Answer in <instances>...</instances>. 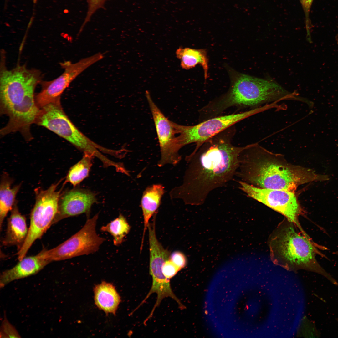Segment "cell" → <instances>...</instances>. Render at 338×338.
Instances as JSON below:
<instances>
[{
    "label": "cell",
    "instance_id": "3",
    "mask_svg": "<svg viewBox=\"0 0 338 338\" xmlns=\"http://www.w3.org/2000/svg\"><path fill=\"white\" fill-rule=\"evenodd\" d=\"M230 71L231 84L229 90L209 103V110L214 115L231 107L252 109L281 100H300L296 93L289 92L272 80Z\"/></svg>",
    "mask_w": 338,
    "mask_h": 338
},
{
    "label": "cell",
    "instance_id": "6",
    "mask_svg": "<svg viewBox=\"0 0 338 338\" xmlns=\"http://www.w3.org/2000/svg\"><path fill=\"white\" fill-rule=\"evenodd\" d=\"M35 123L66 140L84 153L103 160L105 148L89 139L73 124L65 114L61 102L51 103L40 109Z\"/></svg>",
    "mask_w": 338,
    "mask_h": 338
},
{
    "label": "cell",
    "instance_id": "4",
    "mask_svg": "<svg viewBox=\"0 0 338 338\" xmlns=\"http://www.w3.org/2000/svg\"><path fill=\"white\" fill-rule=\"evenodd\" d=\"M2 63L0 76V108L1 114L11 120H27L39 111L34 91L40 83L41 73L35 69L18 65L7 69Z\"/></svg>",
    "mask_w": 338,
    "mask_h": 338
},
{
    "label": "cell",
    "instance_id": "13",
    "mask_svg": "<svg viewBox=\"0 0 338 338\" xmlns=\"http://www.w3.org/2000/svg\"><path fill=\"white\" fill-rule=\"evenodd\" d=\"M97 202L95 194L87 189L74 188L60 197L53 224L64 218L85 213L89 218L92 206Z\"/></svg>",
    "mask_w": 338,
    "mask_h": 338
},
{
    "label": "cell",
    "instance_id": "27",
    "mask_svg": "<svg viewBox=\"0 0 338 338\" xmlns=\"http://www.w3.org/2000/svg\"><path fill=\"white\" fill-rule=\"evenodd\" d=\"M336 38V40L337 41V43L338 45V35H337V36Z\"/></svg>",
    "mask_w": 338,
    "mask_h": 338
},
{
    "label": "cell",
    "instance_id": "7",
    "mask_svg": "<svg viewBox=\"0 0 338 338\" xmlns=\"http://www.w3.org/2000/svg\"><path fill=\"white\" fill-rule=\"evenodd\" d=\"M53 184L46 190H36V202L31 212L30 223L26 239L18 252L20 260L37 239L49 228L57 213L61 191Z\"/></svg>",
    "mask_w": 338,
    "mask_h": 338
},
{
    "label": "cell",
    "instance_id": "5",
    "mask_svg": "<svg viewBox=\"0 0 338 338\" xmlns=\"http://www.w3.org/2000/svg\"><path fill=\"white\" fill-rule=\"evenodd\" d=\"M270 236L269 241L273 262L289 271L316 270L315 248L306 234L299 233L287 220Z\"/></svg>",
    "mask_w": 338,
    "mask_h": 338
},
{
    "label": "cell",
    "instance_id": "26",
    "mask_svg": "<svg viewBox=\"0 0 338 338\" xmlns=\"http://www.w3.org/2000/svg\"><path fill=\"white\" fill-rule=\"evenodd\" d=\"M169 259L181 269L187 264V259L183 253L179 251H175L170 254Z\"/></svg>",
    "mask_w": 338,
    "mask_h": 338
},
{
    "label": "cell",
    "instance_id": "25",
    "mask_svg": "<svg viewBox=\"0 0 338 338\" xmlns=\"http://www.w3.org/2000/svg\"><path fill=\"white\" fill-rule=\"evenodd\" d=\"M305 16L306 28L308 34L310 33L311 23L309 18L310 13L313 0H300Z\"/></svg>",
    "mask_w": 338,
    "mask_h": 338
},
{
    "label": "cell",
    "instance_id": "18",
    "mask_svg": "<svg viewBox=\"0 0 338 338\" xmlns=\"http://www.w3.org/2000/svg\"><path fill=\"white\" fill-rule=\"evenodd\" d=\"M176 54L181 60V66L183 69H188L200 64L204 70L205 80L208 78V59L205 49L180 47L176 50Z\"/></svg>",
    "mask_w": 338,
    "mask_h": 338
},
{
    "label": "cell",
    "instance_id": "21",
    "mask_svg": "<svg viewBox=\"0 0 338 338\" xmlns=\"http://www.w3.org/2000/svg\"><path fill=\"white\" fill-rule=\"evenodd\" d=\"M130 228L125 218L120 213L116 218L106 225L102 226L100 230L110 233L113 238L114 245L118 246L122 243L124 238L129 233Z\"/></svg>",
    "mask_w": 338,
    "mask_h": 338
},
{
    "label": "cell",
    "instance_id": "1",
    "mask_svg": "<svg viewBox=\"0 0 338 338\" xmlns=\"http://www.w3.org/2000/svg\"><path fill=\"white\" fill-rule=\"evenodd\" d=\"M232 126L198 146L186 156L187 163L182 182L169 192L172 199L186 204H203L213 190L222 187L236 175L239 157L245 146L233 145Z\"/></svg>",
    "mask_w": 338,
    "mask_h": 338
},
{
    "label": "cell",
    "instance_id": "9",
    "mask_svg": "<svg viewBox=\"0 0 338 338\" xmlns=\"http://www.w3.org/2000/svg\"><path fill=\"white\" fill-rule=\"evenodd\" d=\"M98 216L97 213L88 218L80 230L63 243L51 249L44 250L46 258L51 262L63 260L97 251L105 240L96 232Z\"/></svg>",
    "mask_w": 338,
    "mask_h": 338
},
{
    "label": "cell",
    "instance_id": "11",
    "mask_svg": "<svg viewBox=\"0 0 338 338\" xmlns=\"http://www.w3.org/2000/svg\"><path fill=\"white\" fill-rule=\"evenodd\" d=\"M101 56L96 54L84 58L77 62L66 61L60 63L64 69L63 73L55 79L41 82V90L35 96L38 107L40 109L51 103L60 102L61 96L70 83L88 67L100 61Z\"/></svg>",
    "mask_w": 338,
    "mask_h": 338
},
{
    "label": "cell",
    "instance_id": "12",
    "mask_svg": "<svg viewBox=\"0 0 338 338\" xmlns=\"http://www.w3.org/2000/svg\"><path fill=\"white\" fill-rule=\"evenodd\" d=\"M146 96L152 114L159 144L161 158L158 162L160 167L167 164L176 165L181 160L179 154L177 134L174 122L165 116L155 103L148 91Z\"/></svg>",
    "mask_w": 338,
    "mask_h": 338
},
{
    "label": "cell",
    "instance_id": "16",
    "mask_svg": "<svg viewBox=\"0 0 338 338\" xmlns=\"http://www.w3.org/2000/svg\"><path fill=\"white\" fill-rule=\"evenodd\" d=\"M164 193V187L160 184H154L148 186L143 193L141 205L143 217L144 229L141 250L143 247L144 235L150 219L159 207Z\"/></svg>",
    "mask_w": 338,
    "mask_h": 338
},
{
    "label": "cell",
    "instance_id": "20",
    "mask_svg": "<svg viewBox=\"0 0 338 338\" xmlns=\"http://www.w3.org/2000/svg\"><path fill=\"white\" fill-rule=\"evenodd\" d=\"M94 157L91 154L84 153L80 160L70 169L67 176L66 181L76 186L87 177L92 166V160Z\"/></svg>",
    "mask_w": 338,
    "mask_h": 338
},
{
    "label": "cell",
    "instance_id": "24",
    "mask_svg": "<svg viewBox=\"0 0 338 338\" xmlns=\"http://www.w3.org/2000/svg\"><path fill=\"white\" fill-rule=\"evenodd\" d=\"M2 335L7 337H20L18 333L15 329L6 319L3 320L2 325Z\"/></svg>",
    "mask_w": 338,
    "mask_h": 338
},
{
    "label": "cell",
    "instance_id": "23",
    "mask_svg": "<svg viewBox=\"0 0 338 338\" xmlns=\"http://www.w3.org/2000/svg\"><path fill=\"white\" fill-rule=\"evenodd\" d=\"M181 269L169 258L165 261L162 267L164 275L169 279L173 277Z\"/></svg>",
    "mask_w": 338,
    "mask_h": 338
},
{
    "label": "cell",
    "instance_id": "19",
    "mask_svg": "<svg viewBox=\"0 0 338 338\" xmlns=\"http://www.w3.org/2000/svg\"><path fill=\"white\" fill-rule=\"evenodd\" d=\"M13 180L8 174L2 176L0 187V227L2 228L3 221L9 212L11 210L15 203L16 195L21 186L19 184L11 187Z\"/></svg>",
    "mask_w": 338,
    "mask_h": 338
},
{
    "label": "cell",
    "instance_id": "2",
    "mask_svg": "<svg viewBox=\"0 0 338 338\" xmlns=\"http://www.w3.org/2000/svg\"><path fill=\"white\" fill-rule=\"evenodd\" d=\"M239 159L236 175L258 187L294 192L301 185L329 179L328 176L311 169L289 164L257 143L245 146Z\"/></svg>",
    "mask_w": 338,
    "mask_h": 338
},
{
    "label": "cell",
    "instance_id": "17",
    "mask_svg": "<svg viewBox=\"0 0 338 338\" xmlns=\"http://www.w3.org/2000/svg\"><path fill=\"white\" fill-rule=\"evenodd\" d=\"M94 292L95 303L98 308L106 313L115 315L121 300L115 287L103 282L95 286Z\"/></svg>",
    "mask_w": 338,
    "mask_h": 338
},
{
    "label": "cell",
    "instance_id": "22",
    "mask_svg": "<svg viewBox=\"0 0 338 338\" xmlns=\"http://www.w3.org/2000/svg\"><path fill=\"white\" fill-rule=\"evenodd\" d=\"M110 0H86L88 10L85 18L80 30V32L86 24L91 19L94 13L100 9L104 7L105 3Z\"/></svg>",
    "mask_w": 338,
    "mask_h": 338
},
{
    "label": "cell",
    "instance_id": "8",
    "mask_svg": "<svg viewBox=\"0 0 338 338\" xmlns=\"http://www.w3.org/2000/svg\"><path fill=\"white\" fill-rule=\"evenodd\" d=\"M262 111V108L259 107L242 113L216 116L193 125L174 123L178 135L177 136L178 144L180 148L192 143L199 145L236 123Z\"/></svg>",
    "mask_w": 338,
    "mask_h": 338
},
{
    "label": "cell",
    "instance_id": "10",
    "mask_svg": "<svg viewBox=\"0 0 338 338\" xmlns=\"http://www.w3.org/2000/svg\"><path fill=\"white\" fill-rule=\"evenodd\" d=\"M238 183L240 189L248 196L281 213L303 232L298 220L302 208L294 192L258 187L242 181Z\"/></svg>",
    "mask_w": 338,
    "mask_h": 338
},
{
    "label": "cell",
    "instance_id": "14",
    "mask_svg": "<svg viewBox=\"0 0 338 338\" xmlns=\"http://www.w3.org/2000/svg\"><path fill=\"white\" fill-rule=\"evenodd\" d=\"M51 262L45 257L44 250L38 254L24 257L15 266L3 271L0 277V287L2 288L17 280L34 275Z\"/></svg>",
    "mask_w": 338,
    "mask_h": 338
},
{
    "label": "cell",
    "instance_id": "15",
    "mask_svg": "<svg viewBox=\"0 0 338 338\" xmlns=\"http://www.w3.org/2000/svg\"><path fill=\"white\" fill-rule=\"evenodd\" d=\"M28 229L25 217L19 212L17 203H15L8 219L3 244L16 245L20 248L26 239Z\"/></svg>",
    "mask_w": 338,
    "mask_h": 338
}]
</instances>
